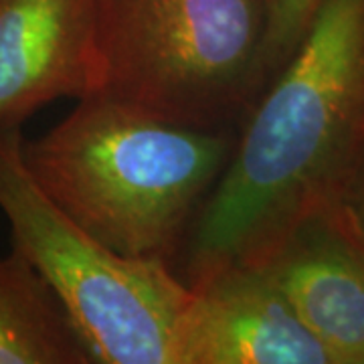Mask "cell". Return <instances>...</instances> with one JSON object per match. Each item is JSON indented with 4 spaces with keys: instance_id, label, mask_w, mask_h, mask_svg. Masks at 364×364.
<instances>
[{
    "instance_id": "1",
    "label": "cell",
    "mask_w": 364,
    "mask_h": 364,
    "mask_svg": "<svg viewBox=\"0 0 364 364\" xmlns=\"http://www.w3.org/2000/svg\"><path fill=\"white\" fill-rule=\"evenodd\" d=\"M364 182V0H324L308 35L243 116L233 152L182 245V282L259 265L299 221Z\"/></svg>"
},
{
    "instance_id": "2",
    "label": "cell",
    "mask_w": 364,
    "mask_h": 364,
    "mask_svg": "<svg viewBox=\"0 0 364 364\" xmlns=\"http://www.w3.org/2000/svg\"><path fill=\"white\" fill-rule=\"evenodd\" d=\"M233 128H198L90 95L37 140L26 168L87 233L128 257H178L235 146Z\"/></svg>"
},
{
    "instance_id": "7",
    "label": "cell",
    "mask_w": 364,
    "mask_h": 364,
    "mask_svg": "<svg viewBox=\"0 0 364 364\" xmlns=\"http://www.w3.org/2000/svg\"><path fill=\"white\" fill-rule=\"evenodd\" d=\"M93 0H0V136L39 107L97 93Z\"/></svg>"
},
{
    "instance_id": "9",
    "label": "cell",
    "mask_w": 364,
    "mask_h": 364,
    "mask_svg": "<svg viewBox=\"0 0 364 364\" xmlns=\"http://www.w3.org/2000/svg\"><path fill=\"white\" fill-rule=\"evenodd\" d=\"M322 4L324 0H265V26L255 73V100L298 51Z\"/></svg>"
},
{
    "instance_id": "4",
    "label": "cell",
    "mask_w": 364,
    "mask_h": 364,
    "mask_svg": "<svg viewBox=\"0 0 364 364\" xmlns=\"http://www.w3.org/2000/svg\"><path fill=\"white\" fill-rule=\"evenodd\" d=\"M97 93L233 128L255 102L265 0H93Z\"/></svg>"
},
{
    "instance_id": "5",
    "label": "cell",
    "mask_w": 364,
    "mask_h": 364,
    "mask_svg": "<svg viewBox=\"0 0 364 364\" xmlns=\"http://www.w3.org/2000/svg\"><path fill=\"white\" fill-rule=\"evenodd\" d=\"M191 289L181 364H334L265 265H225Z\"/></svg>"
},
{
    "instance_id": "8",
    "label": "cell",
    "mask_w": 364,
    "mask_h": 364,
    "mask_svg": "<svg viewBox=\"0 0 364 364\" xmlns=\"http://www.w3.org/2000/svg\"><path fill=\"white\" fill-rule=\"evenodd\" d=\"M0 364H93L51 287L14 247L0 259Z\"/></svg>"
},
{
    "instance_id": "6",
    "label": "cell",
    "mask_w": 364,
    "mask_h": 364,
    "mask_svg": "<svg viewBox=\"0 0 364 364\" xmlns=\"http://www.w3.org/2000/svg\"><path fill=\"white\" fill-rule=\"evenodd\" d=\"M259 265L334 364H364V227L350 203L299 221Z\"/></svg>"
},
{
    "instance_id": "3",
    "label": "cell",
    "mask_w": 364,
    "mask_h": 364,
    "mask_svg": "<svg viewBox=\"0 0 364 364\" xmlns=\"http://www.w3.org/2000/svg\"><path fill=\"white\" fill-rule=\"evenodd\" d=\"M23 140L21 130L0 136V210L91 360L181 364L193 289L166 261L122 255L63 213L26 168Z\"/></svg>"
},
{
    "instance_id": "10",
    "label": "cell",
    "mask_w": 364,
    "mask_h": 364,
    "mask_svg": "<svg viewBox=\"0 0 364 364\" xmlns=\"http://www.w3.org/2000/svg\"><path fill=\"white\" fill-rule=\"evenodd\" d=\"M352 207L356 208V215H358V219L363 223L364 227V182L363 186L358 188V193L354 196V200H352Z\"/></svg>"
}]
</instances>
